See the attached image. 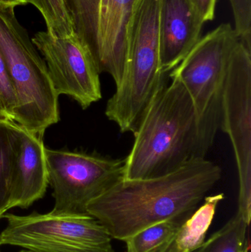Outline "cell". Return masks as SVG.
I'll return each mask as SVG.
<instances>
[{"mask_svg":"<svg viewBox=\"0 0 251 252\" xmlns=\"http://www.w3.org/2000/svg\"><path fill=\"white\" fill-rule=\"evenodd\" d=\"M27 4L25 0H0V7L4 8L15 9L18 6Z\"/></svg>","mask_w":251,"mask_h":252,"instance_id":"obj_22","label":"cell"},{"mask_svg":"<svg viewBox=\"0 0 251 252\" xmlns=\"http://www.w3.org/2000/svg\"><path fill=\"white\" fill-rule=\"evenodd\" d=\"M111 0H97V32H96V41L93 56L96 61L99 49L104 38L105 29H106V18L109 11Z\"/></svg>","mask_w":251,"mask_h":252,"instance_id":"obj_20","label":"cell"},{"mask_svg":"<svg viewBox=\"0 0 251 252\" xmlns=\"http://www.w3.org/2000/svg\"><path fill=\"white\" fill-rule=\"evenodd\" d=\"M7 226L0 246L22 247L31 252H115L112 238L89 215H3Z\"/></svg>","mask_w":251,"mask_h":252,"instance_id":"obj_6","label":"cell"},{"mask_svg":"<svg viewBox=\"0 0 251 252\" xmlns=\"http://www.w3.org/2000/svg\"><path fill=\"white\" fill-rule=\"evenodd\" d=\"M221 178L219 165L200 158L164 176L122 179L92 200L87 213L112 239L125 241L156 223L187 220Z\"/></svg>","mask_w":251,"mask_h":252,"instance_id":"obj_1","label":"cell"},{"mask_svg":"<svg viewBox=\"0 0 251 252\" xmlns=\"http://www.w3.org/2000/svg\"><path fill=\"white\" fill-rule=\"evenodd\" d=\"M160 0H137L128 29L122 81L106 105V117L122 133H134L147 106L166 83L161 66Z\"/></svg>","mask_w":251,"mask_h":252,"instance_id":"obj_3","label":"cell"},{"mask_svg":"<svg viewBox=\"0 0 251 252\" xmlns=\"http://www.w3.org/2000/svg\"><path fill=\"white\" fill-rule=\"evenodd\" d=\"M203 22L213 20L217 0H190Z\"/></svg>","mask_w":251,"mask_h":252,"instance_id":"obj_21","label":"cell"},{"mask_svg":"<svg viewBox=\"0 0 251 252\" xmlns=\"http://www.w3.org/2000/svg\"><path fill=\"white\" fill-rule=\"evenodd\" d=\"M22 127L0 120V219L9 210Z\"/></svg>","mask_w":251,"mask_h":252,"instance_id":"obj_13","label":"cell"},{"mask_svg":"<svg viewBox=\"0 0 251 252\" xmlns=\"http://www.w3.org/2000/svg\"><path fill=\"white\" fill-rule=\"evenodd\" d=\"M58 95L66 94L86 109L102 98L100 72L88 46L76 33L56 36L47 31L33 35Z\"/></svg>","mask_w":251,"mask_h":252,"instance_id":"obj_9","label":"cell"},{"mask_svg":"<svg viewBox=\"0 0 251 252\" xmlns=\"http://www.w3.org/2000/svg\"><path fill=\"white\" fill-rule=\"evenodd\" d=\"M249 226L246 219L237 213L195 252H249Z\"/></svg>","mask_w":251,"mask_h":252,"instance_id":"obj_15","label":"cell"},{"mask_svg":"<svg viewBox=\"0 0 251 252\" xmlns=\"http://www.w3.org/2000/svg\"><path fill=\"white\" fill-rule=\"evenodd\" d=\"M43 136L22 127L21 145L9 210L28 208L44 197L48 187V173Z\"/></svg>","mask_w":251,"mask_h":252,"instance_id":"obj_11","label":"cell"},{"mask_svg":"<svg viewBox=\"0 0 251 252\" xmlns=\"http://www.w3.org/2000/svg\"><path fill=\"white\" fill-rule=\"evenodd\" d=\"M240 41L231 24H221L201 37L169 74V78H176L182 84L193 100L202 146L206 154L220 129L228 63Z\"/></svg>","mask_w":251,"mask_h":252,"instance_id":"obj_5","label":"cell"},{"mask_svg":"<svg viewBox=\"0 0 251 252\" xmlns=\"http://www.w3.org/2000/svg\"><path fill=\"white\" fill-rule=\"evenodd\" d=\"M203 25L190 0H160V61L165 73L176 67L197 44Z\"/></svg>","mask_w":251,"mask_h":252,"instance_id":"obj_10","label":"cell"},{"mask_svg":"<svg viewBox=\"0 0 251 252\" xmlns=\"http://www.w3.org/2000/svg\"><path fill=\"white\" fill-rule=\"evenodd\" d=\"M175 236L171 241H169L159 252H176L175 247ZM195 251L192 252H195Z\"/></svg>","mask_w":251,"mask_h":252,"instance_id":"obj_23","label":"cell"},{"mask_svg":"<svg viewBox=\"0 0 251 252\" xmlns=\"http://www.w3.org/2000/svg\"><path fill=\"white\" fill-rule=\"evenodd\" d=\"M52 213L88 215L86 207L124 178L125 158L45 148Z\"/></svg>","mask_w":251,"mask_h":252,"instance_id":"obj_7","label":"cell"},{"mask_svg":"<svg viewBox=\"0 0 251 252\" xmlns=\"http://www.w3.org/2000/svg\"><path fill=\"white\" fill-rule=\"evenodd\" d=\"M0 53L17 100L13 122L43 136L47 127L59 121V95L14 9L0 7Z\"/></svg>","mask_w":251,"mask_h":252,"instance_id":"obj_4","label":"cell"},{"mask_svg":"<svg viewBox=\"0 0 251 252\" xmlns=\"http://www.w3.org/2000/svg\"><path fill=\"white\" fill-rule=\"evenodd\" d=\"M237 36L251 48V0H229Z\"/></svg>","mask_w":251,"mask_h":252,"instance_id":"obj_19","label":"cell"},{"mask_svg":"<svg viewBox=\"0 0 251 252\" xmlns=\"http://www.w3.org/2000/svg\"><path fill=\"white\" fill-rule=\"evenodd\" d=\"M184 221L167 220L137 232L124 241L127 252H159L176 235Z\"/></svg>","mask_w":251,"mask_h":252,"instance_id":"obj_16","label":"cell"},{"mask_svg":"<svg viewBox=\"0 0 251 252\" xmlns=\"http://www.w3.org/2000/svg\"><path fill=\"white\" fill-rule=\"evenodd\" d=\"M224 198L223 193L206 196L204 198V203L182 223L175 235L176 252H194L203 244L218 204Z\"/></svg>","mask_w":251,"mask_h":252,"instance_id":"obj_14","label":"cell"},{"mask_svg":"<svg viewBox=\"0 0 251 252\" xmlns=\"http://www.w3.org/2000/svg\"><path fill=\"white\" fill-rule=\"evenodd\" d=\"M220 129L234 150L239 179L238 209L248 223L251 219V48L240 40L227 70Z\"/></svg>","mask_w":251,"mask_h":252,"instance_id":"obj_8","label":"cell"},{"mask_svg":"<svg viewBox=\"0 0 251 252\" xmlns=\"http://www.w3.org/2000/svg\"><path fill=\"white\" fill-rule=\"evenodd\" d=\"M42 15L47 32L56 36L72 34L75 25L66 0H25Z\"/></svg>","mask_w":251,"mask_h":252,"instance_id":"obj_17","label":"cell"},{"mask_svg":"<svg viewBox=\"0 0 251 252\" xmlns=\"http://www.w3.org/2000/svg\"><path fill=\"white\" fill-rule=\"evenodd\" d=\"M169 78L170 84L159 89L133 133L123 179L164 176L206 158L193 100L178 79Z\"/></svg>","mask_w":251,"mask_h":252,"instance_id":"obj_2","label":"cell"},{"mask_svg":"<svg viewBox=\"0 0 251 252\" xmlns=\"http://www.w3.org/2000/svg\"><path fill=\"white\" fill-rule=\"evenodd\" d=\"M137 0H111L104 38L96 57L100 74H109L116 87L122 81L126 64L128 29Z\"/></svg>","mask_w":251,"mask_h":252,"instance_id":"obj_12","label":"cell"},{"mask_svg":"<svg viewBox=\"0 0 251 252\" xmlns=\"http://www.w3.org/2000/svg\"><path fill=\"white\" fill-rule=\"evenodd\" d=\"M16 106V94L0 53V120L13 121Z\"/></svg>","mask_w":251,"mask_h":252,"instance_id":"obj_18","label":"cell"},{"mask_svg":"<svg viewBox=\"0 0 251 252\" xmlns=\"http://www.w3.org/2000/svg\"><path fill=\"white\" fill-rule=\"evenodd\" d=\"M19 252H31L28 251V250H22V251H20Z\"/></svg>","mask_w":251,"mask_h":252,"instance_id":"obj_24","label":"cell"}]
</instances>
